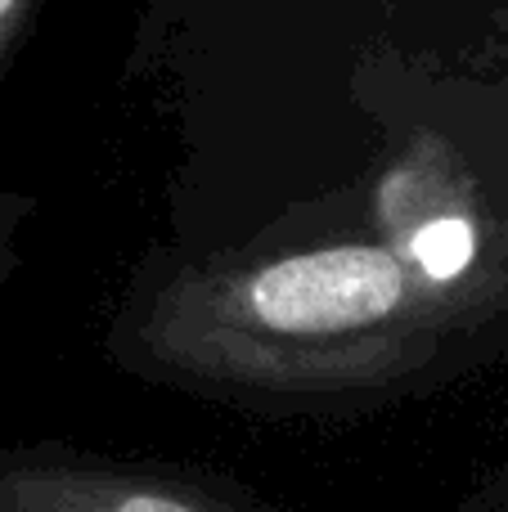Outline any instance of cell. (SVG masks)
Wrapping results in <instances>:
<instances>
[{
  "instance_id": "cell-4",
  "label": "cell",
  "mask_w": 508,
  "mask_h": 512,
  "mask_svg": "<svg viewBox=\"0 0 508 512\" xmlns=\"http://www.w3.org/2000/svg\"><path fill=\"white\" fill-rule=\"evenodd\" d=\"M32 9H36V0H0V81H5L18 41H23Z\"/></svg>"
},
{
  "instance_id": "cell-2",
  "label": "cell",
  "mask_w": 508,
  "mask_h": 512,
  "mask_svg": "<svg viewBox=\"0 0 508 512\" xmlns=\"http://www.w3.org/2000/svg\"><path fill=\"white\" fill-rule=\"evenodd\" d=\"M378 243L437 288H504L486 270V212L464 153L414 131L374 189Z\"/></svg>"
},
{
  "instance_id": "cell-3",
  "label": "cell",
  "mask_w": 508,
  "mask_h": 512,
  "mask_svg": "<svg viewBox=\"0 0 508 512\" xmlns=\"http://www.w3.org/2000/svg\"><path fill=\"white\" fill-rule=\"evenodd\" d=\"M257 499L176 463L72 450L0 454V512H234Z\"/></svg>"
},
{
  "instance_id": "cell-5",
  "label": "cell",
  "mask_w": 508,
  "mask_h": 512,
  "mask_svg": "<svg viewBox=\"0 0 508 512\" xmlns=\"http://www.w3.org/2000/svg\"><path fill=\"white\" fill-rule=\"evenodd\" d=\"M14 221H18V203L9 194H0V274L9 265V234H14Z\"/></svg>"
},
{
  "instance_id": "cell-1",
  "label": "cell",
  "mask_w": 508,
  "mask_h": 512,
  "mask_svg": "<svg viewBox=\"0 0 508 512\" xmlns=\"http://www.w3.org/2000/svg\"><path fill=\"white\" fill-rule=\"evenodd\" d=\"M504 288H437L383 243L207 261L167 274L126 342L144 373L207 391L329 396L423 369Z\"/></svg>"
}]
</instances>
